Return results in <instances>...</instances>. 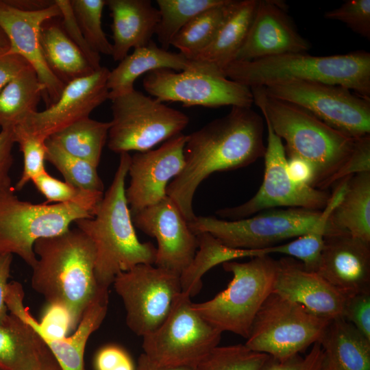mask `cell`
Instances as JSON below:
<instances>
[{"label":"cell","instance_id":"obj_24","mask_svg":"<svg viewBox=\"0 0 370 370\" xmlns=\"http://www.w3.org/2000/svg\"><path fill=\"white\" fill-rule=\"evenodd\" d=\"M197 64L198 61L189 60L180 52L163 49L151 40L147 45L134 49L110 71L107 82L108 99L133 90L134 82L143 74L162 69L184 71Z\"/></svg>","mask_w":370,"mask_h":370},{"label":"cell","instance_id":"obj_9","mask_svg":"<svg viewBox=\"0 0 370 370\" xmlns=\"http://www.w3.org/2000/svg\"><path fill=\"white\" fill-rule=\"evenodd\" d=\"M330 321L272 293L257 312L245 345L253 351L285 359L319 342Z\"/></svg>","mask_w":370,"mask_h":370},{"label":"cell","instance_id":"obj_35","mask_svg":"<svg viewBox=\"0 0 370 370\" xmlns=\"http://www.w3.org/2000/svg\"><path fill=\"white\" fill-rule=\"evenodd\" d=\"M236 0L208 9L195 16L176 34L171 45L189 60L195 58L212 41L231 12Z\"/></svg>","mask_w":370,"mask_h":370},{"label":"cell","instance_id":"obj_25","mask_svg":"<svg viewBox=\"0 0 370 370\" xmlns=\"http://www.w3.org/2000/svg\"><path fill=\"white\" fill-rule=\"evenodd\" d=\"M319 343L322 370H370V340L343 317L330 321Z\"/></svg>","mask_w":370,"mask_h":370},{"label":"cell","instance_id":"obj_44","mask_svg":"<svg viewBox=\"0 0 370 370\" xmlns=\"http://www.w3.org/2000/svg\"><path fill=\"white\" fill-rule=\"evenodd\" d=\"M323 352L319 342L304 356L296 354L285 359L268 356L261 370H322Z\"/></svg>","mask_w":370,"mask_h":370},{"label":"cell","instance_id":"obj_2","mask_svg":"<svg viewBox=\"0 0 370 370\" xmlns=\"http://www.w3.org/2000/svg\"><path fill=\"white\" fill-rule=\"evenodd\" d=\"M34 251L37 260L32 267V287L49 305L64 309L71 330H75L99 288L93 243L77 227L37 240Z\"/></svg>","mask_w":370,"mask_h":370},{"label":"cell","instance_id":"obj_51","mask_svg":"<svg viewBox=\"0 0 370 370\" xmlns=\"http://www.w3.org/2000/svg\"><path fill=\"white\" fill-rule=\"evenodd\" d=\"M12 254H0V323L3 322L8 315L5 299L10 278Z\"/></svg>","mask_w":370,"mask_h":370},{"label":"cell","instance_id":"obj_49","mask_svg":"<svg viewBox=\"0 0 370 370\" xmlns=\"http://www.w3.org/2000/svg\"><path fill=\"white\" fill-rule=\"evenodd\" d=\"M28 66L26 60L19 55L8 52L0 54V92Z\"/></svg>","mask_w":370,"mask_h":370},{"label":"cell","instance_id":"obj_54","mask_svg":"<svg viewBox=\"0 0 370 370\" xmlns=\"http://www.w3.org/2000/svg\"><path fill=\"white\" fill-rule=\"evenodd\" d=\"M9 47V40L3 30L0 27V54L7 52Z\"/></svg>","mask_w":370,"mask_h":370},{"label":"cell","instance_id":"obj_16","mask_svg":"<svg viewBox=\"0 0 370 370\" xmlns=\"http://www.w3.org/2000/svg\"><path fill=\"white\" fill-rule=\"evenodd\" d=\"M131 215L134 227L157 241L154 264L180 275L192 261L198 243L175 202L166 195Z\"/></svg>","mask_w":370,"mask_h":370},{"label":"cell","instance_id":"obj_20","mask_svg":"<svg viewBox=\"0 0 370 370\" xmlns=\"http://www.w3.org/2000/svg\"><path fill=\"white\" fill-rule=\"evenodd\" d=\"M310 48V43L299 34L288 15L284 2L258 0L248 34L234 62L307 52Z\"/></svg>","mask_w":370,"mask_h":370},{"label":"cell","instance_id":"obj_11","mask_svg":"<svg viewBox=\"0 0 370 370\" xmlns=\"http://www.w3.org/2000/svg\"><path fill=\"white\" fill-rule=\"evenodd\" d=\"M190 298L182 293L163 323L143 337V354L152 362L197 365L219 345L222 332L195 310Z\"/></svg>","mask_w":370,"mask_h":370},{"label":"cell","instance_id":"obj_18","mask_svg":"<svg viewBox=\"0 0 370 370\" xmlns=\"http://www.w3.org/2000/svg\"><path fill=\"white\" fill-rule=\"evenodd\" d=\"M110 71L101 66L86 77L69 82L55 103L42 111L32 113L18 126L46 140L70 125L88 118L96 108L108 99Z\"/></svg>","mask_w":370,"mask_h":370},{"label":"cell","instance_id":"obj_26","mask_svg":"<svg viewBox=\"0 0 370 370\" xmlns=\"http://www.w3.org/2000/svg\"><path fill=\"white\" fill-rule=\"evenodd\" d=\"M38 333L18 317L8 314L0 323V368L37 370L50 356Z\"/></svg>","mask_w":370,"mask_h":370},{"label":"cell","instance_id":"obj_29","mask_svg":"<svg viewBox=\"0 0 370 370\" xmlns=\"http://www.w3.org/2000/svg\"><path fill=\"white\" fill-rule=\"evenodd\" d=\"M258 3V0H236L212 41L193 60L211 64L223 72L243 46Z\"/></svg>","mask_w":370,"mask_h":370},{"label":"cell","instance_id":"obj_50","mask_svg":"<svg viewBox=\"0 0 370 370\" xmlns=\"http://www.w3.org/2000/svg\"><path fill=\"white\" fill-rule=\"evenodd\" d=\"M287 169L295 182L312 186L314 170L309 162L296 156H288Z\"/></svg>","mask_w":370,"mask_h":370},{"label":"cell","instance_id":"obj_55","mask_svg":"<svg viewBox=\"0 0 370 370\" xmlns=\"http://www.w3.org/2000/svg\"><path fill=\"white\" fill-rule=\"evenodd\" d=\"M0 370H3V369H2L1 368H0Z\"/></svg>","mask_w":370,"mask_h":370},{"label":"cell","instance_id":"obj_27","mask_svg":"<svg viewBox=\"0 0 370 370\" xmlns=\"http://www.w3.org/2000/svg\"><path fill=\"white\" fill-rule=\"evenodd\" d=\"M45 21L40 33L44 59L52 73L65 86L95 71L90 62L64 30L61 21Z\"/></svg>","mask_w":370,"mask_h":370},{"label":"cell","instance_id":"obj_21","mask_svg":"<svg viewBox=\"0 0 370 370\" xmlns=\"http://www.w3.org/2000/svg\"><path fill=\"white\" fill-rule=\"evenodd\" d=\"M317 273L345 297L370 291V243L347 233L325 236Z\"/></svg>","mask_w":370,"mask_h":370},{"label":"cell","instance_id":"obj_28","mask_svg":"<svg viewBox=\"0 0 370 370\" xmlns=\"http://www.w3.org/2000/svg\"><path fill=\"white\" fill-rule=\"evenodd\" d=\"M108 288L99 286L75 332L63 338L40 337L62 370H85L84 356L90 336L104 320L108 308Z\"/></svg>","mask_w":370,"mask_h":370},{"label":"cell","instance_id":"obj_47","mask_svg":"<svg viewBox=\"0 0 370 370\" xmlns=\"http://www.w3.org/2000/svg\"><path fill=\"white\" fill-rule=\"evenodd\" d=\"M95 370H136L127 352L116 345L101 348L95 358Z\"/></svg>","mask_w":370,"mask_h":370},{"label":"cell","instance_id":"obj_39","mask_svg":"<svg viewBox=\"0 0 370 370\" xmlns=\"http://www.w3.org/2000/svg\"><path fill=\"white\" fill-rule=\"evenodd\" d=\"M77 24L91 49L96 53L112 55V45L105 34L101 17L105 0H70Z\"/></svg>","mask_w":370,"mask_h":370},{"label":"cell","instance_id":"obj_23","mask_svg":"<svg viewBox=\"0 0 370 370\" xmlns=\"http://www.w3.org/2000/svg\"><path fill=\"white\" fill-rule=\"evenodd\" d=\"M112 18V52L121 61L129 51L147 45L155 34L160 20L158 8L149 0H107Z\"/></svg>","mask_w":370,"mask_h":370},{"label":"cell","instance_id":"obj_37","mask_svg":"<svg viewBox=\"0 0 370 370\" xmlns=\"http://www.w3.org/2000/svg\"><path fill=\"white\" fill-rule=\"evenodd\" d=\"M45 143L46 160L60 172L65 182L84 190L103 192L97 167L70 155L49 138Z\"/></svg>","mask_w":370,"mask_h":370},{"label":"cell","instance_id":"obj_4","mask_svg":"<svg viewBox=\"0 0 370 370\" xmlns=\"http://www.w3.org/2000/svg\"><path fill=\"white\" fill-rule=\"evenodd\" d=\"M255 103L273 132L286 141L288 156L309 162L314 170L312 187L324 190L350 156L355 138L327 125L292 103L267 95L262 86L250 88Z\"/></svg>","mask_w":370,"mask_h":370},{"label":"cell","instance_id":"obj_53","mask_svg":"<svg viewBox=\"0 0 370 370\" xmlns=\"http://www.w3.org/2000/svg\"><path fill=\"white\" fill-rule=\"evenodd\" d=\"M37 370H62L52 354L45 360Z\"/></svg>","mask_w":370,"mask_h":370},{"label":"cell","instance_id":"obj_5","mask_svg":"<svg viewBox=\"0 0 370 370\" xmlns=\"http://www.w3.org/2000/svg\"><path fill=\"white\" fill-rule=\"evenodd\" d=\"M223 73L249 88L288 82H314L341 86L370 99V53L365 51L328 56L297 52L235 61Z\"/></svg>","mask_w":370,"mask_h":370},{"label":"cell","instance_id":"obj_13","mask_svg":"<svg viewBox=\"0 0 370 370\" xmlns=\"http://www.w3.org/2000/svg\"><path fill=\"white\" fill-rule=\"evenodd\" d=\"M264 92L306 110L355 139L370 135V99L338 85L288 82L262 86Z\"/></svg>","mask_w":370,"mask_h":370},{"label":"cell","instance_id":"obj_6","mask_svg":"<svg viewBox=\"0 0 370 370\" xmlns=\"http://www.w3.org/2000/svg\"><path fill=\"white\" fill-rule=\"evenodd\" d=\"M103 193L92 191L77 201L62 204H32L20 200L12 188L0 195V254L21 257L32 268L37 257L34 243L62 234L71 223L92 218Z\"/></svg>","mask_w":370,"mask_h":370},{"label":"cell","instance_id":"obj_33","mask_svg":"<svg viewBox=\"0 0 370 370\" xmlns=\"http://www.w3.org/2000/svg\"><path fill=\"white\" fill-rule=\"evenodd\" d=\"M342 196L341 189H334L326 206L322 210L319 220L311 231L288 243L262 249L264 254H283L299 260L307 270L317 272L325 236L336 233L329 224L328 219Z\"/></svg>","mask_w":370,"mask_h":370},{"label":"cell","instance_id":"obj_40","mask_svg":"<svg viewBox=\"0 0 370 370\" xmlns=\"http://www.w3.org/2000/svg\"><path fill=\"white\" fill-rule=\"evenodd\" d=\"M15 143L19 146L23 157V169L14 190H21L34 177L46 171L47 146L45 141L26 132L19 126L13 127Z\"/></svg>","mask_w":370,"mask_h":370},{"label":"cell","instance_id":"obj_15","mask_svg":"<svg viewBox=\"0 0 370 370\" xmlns=\"http://www.w3.org/2000/svg\"><path fill=\"white\" fill-rule=\"evenodd\" d=\"M126 311V324L143 337L156 330L182 293L180 275L151 264L119 273L112 283Z\"/></svg>","mask_w":370,"mask_h":370},{"label":"cell","instance_id":"obj_17","mask_svg":"<svg viewBox=\"0 0 370 370\" xmlns=\"http://www.w3.org/2000/svg\"><path fill=\"white\" fill-rule=\"evenodd\" d=\"M61 17L55 1L41 9H21L0 0V27L6 34L10 47L8 53L21 56L36 71L45 87L42 98L47 108L55 103L65 85L49 69L42 53L40 33L43 23Z\"/></svg>","mask_w":370,"mask_h":370},{"label":"cell","instance_id":"obj_3","mask_svg":"<svg viewBox=\"0 0 370 370\" xmlns=\"http://www.w3.org/2000/svg\"><path fill=\"white\" fill-rule=\"evenodd\" d=\"M131 156L120 153L113 180L92 218L75 223L93 243L98 286L109 288L116 276L139 264H154L156 247L138 238L125 197V182Z\"/></svg>","mask_w":370,"mask_h":370},{"label":"cell","instance_id":"obj_10","mask_svg":"<svg viewBox=\"0 0 370 370\" xmlns=\"http://www.w3.org/2000/svg\"><path fill=\"white\" fill-rule=\"evenodd\" d=\"M321 213L301 208H271L238 220L200 216L188 223L195 235L208 232L230 247L257 250L308 233Z\"/></svg>","mask_w":370,"mask_h":370},{"label":"cell","instance_id":"obj_8","mask_svg":"<svg viewBox=\"0 0 370 370\" xmlns=\"http://www.w3.org/2000/svg\"><path fill=\"white\" fill-rule=\"evenodd\" d=\"M108 148L119 154L144 152L180 134L189 117L135 89L112 100Z\"/></svg>","mask_w":370,"mask_h":370},{"label":"cell","instance_id":"obj_52","mask_svg":"<svg viewBox=\"0 0 370 370\" xmlns=\"http://www.w3.org/2000/svg\"><path fill=\"white\" fill-rule=\"evenodd\" d=\"M136 370H197L196 365L166 366L150 360L143 353L138 359Z\"/></svg>","mask_w":370,"mask_h":370},{"label":"cell","instance_id":"obj_41","mask_svg":"<svg viewBox=\"0 0 370 370\" xmlns=\"http://www.w3.org/2000/svg\"><path fill=\"white\" fill-rule=\"evenodd\" d=\"M324 17L345 23L352 31L370 38V0H348L328 11Z\"/></svg>","mask_w":370,"mask_h":370},{"label":"cell","instance_id":"obj_1","mask_svg":"<svg viewBox=\"0 0 370 370\" xmlns=\"http://www.w3.org/2000/svg\"><path fill=\"white\" fill-rule=\"evenodd\" d=\"M264 126V118L251 107L232 106L226 115L187 135L184 167L168 184L166 195L188 222L196 217L193 197L205 179L214 172L247 166L263 157Z\"/></svg>","mask_w":370,"mask_h":370},{"label":"cell","instance_id":"obj_19","mask_svg":"<svg viewBox=\"0 0 370 370\" xmlns=\"http://www.w3.org/2000/svg\"><path fill=\"white\" fill-rule=\"evenodd\" d=\"M187 135L182 133L167 140L158 149L136 152L128 169L130 185L125 197L131 213L153 205L166 196L169 182L184 165Z\"/></svg>","mask_w":370,"mask_h":370},{"label":"cell","instance_id":"obj_7","mask_svg":"<svg viewBox=\"0 0 370 370\" xmlns=\"http://www.w3.org/2000/svg\"><path fill=\"white\" fill-rule=\"evenodd\" d=\"M232 275L227 288L212 299L193 303L195 310L221 332H230L247 338L260 307L273 293L278 260L270 255L222 264Z\"/></svg>","mask_w":370,"mask_h":370},{"label":"cell","instance_id":"obj_43","mask_svg":"<svg viewBox=\"0 0 370 370\" xmlns=\"http://www.w3.org/2000/svg\"><path fill=\"white\" fill-rule=\"evenodd\" d=\"M61 12L62 26L73 42L84 54L92 68L97 71L100 64V54L94 51L87 43L74 15L70 0H54Z\"/></svg>","mask_w":370,"mask_h":370},{"label":"cell","instance_id":"obj_42","mask_svg":"<svg viewBox=\"0 0 370 370\" xmlns=\"http://www.w3.org/2000/svg\"><path fill=\"white\" fill-rule=\"evenodd\" d=\"M32 182L36 189L46 199L45 204H62L81 199L92 190L77 188L66 182L61 181L45 171L34 177Z\"/></svg>","mask_w":370,"mask_h":370},{"label":"cell","instance_id":"obj_36","mask_svg":"<svg viewBox=\"0 0 370 370\" xmlns=\"http://www.w3.org/2000/svg\"><path fill=\"white\" fill-rule=\"evenodd\" d=\"M227 0H157L160 20L155 34L160 47L169 50L176 34L199 13Z\"/></svg>","mask_w":370,"mask_h":370},{"label":"cell","instance_id":"obj_14","mask_svg":"<svg viewBox=\"0 0 370 370\" xmlns=\"http://www.w3.org/2000/svg\"><path fill=\"white\" fill-rule=\"evenodd\" d=\"M264 119L267 130V144L263 156L264 171L261 186L247 201L239 206L220 209L216 214L223 219L238 220L278 207L323 210L330 195L324 190L298 184L291 178L282 140L273 132L269 121Z\"/></svg>","mask_w":370,"mask_h":370},{"label":"cell","instance_id":"obj_12","mask_svg":"<svg viewBox=\"0 0 370 370\" xmlns=\"http://www.w3.org/2000/svg\"><path fill=\"white\" fill-rule=\"evenodd\" d=\"M197 61L198 64L187 71L149 72L143 82L145 90L161 102H180L184 106H252L249 87L226 77L217 66Z\"/></svg>","mask_w":370,"mask_h":370},{"label":"cell","instance_id":"obj_31","mask_svg":"<svg viewBox=\"0 0 370 370\" xmlns=\"http://www.w3.org/2000/svg\"><path fill=\"white\" fill-rule=\"evenodd\" d=\"M197 251L189 265L180 275L182 292L190 297L201 289L203 275L214 267L242 258L265 255L262 249L251 250L230 247L208 232L196 235Z\"/></svg>","mask_w":370,"mask_h":370},{"label":"cell","instance_id":"obj_38","mask_svg":"<svg viewBox=\"0 0 370 370\" xmlns=\"http://www.w3.org/2000/svg\"><path fill=\"white\" fill-rule=\"evenodd\" d=\"M268 355L245 344L217 346L197 365V370H261Z\"/></svg>","mask_w":370,"mask_h":370},{"label":"cell","instance_id":"obj_46","mask_svg":"<svg viewBox=\"0 0 370 370\" xmlns=\"http://www.w3.org/2000/svg\"><path fill=\"white\" fill-rule=\"evenodd\" d=\"M364 172H370V135L355 140L350 156L333 177L332 185L346 177Z\"/></svg>","mask_w":370,"mask_h":370},{"label":"cell","instance_id":"obj_22","mask_svg":"<svg viewBox=\"0 0 370 370\" xmlns=\"http://www.w3.org/2000/svg\"><path fill=\"white\" fill-rule=\"evenodd\" d=\"M273 293L296 302L328 320L343 317L346 297L319 273L299 260L284 256L278 260Z\"/></svg>","mask_w":370,"mask_h":370},{"label":"cell","instance_id":"obj_45","mask_svg":"<svg viewBox=\"0 0 370 370\" xmlns=\"http://www.w3.org/2000/svg\"><path fill=\"white\" fill-rule=\"evenodd\" d=\"M343 317L370 340V291L346 297Z\"/></svg>","mask_w":370,"mask_h":370},{"label":"cell","instance_id":"obj_32","mask_svg":"<svg viewBox=\"0 0 370 370\" xmlns=\"http://www.w3.org/2000/svg\"><path fill=\"white\" fill-rule=\"evenodd\" d=\"M45 87L29 65L0 92V127H14L37 111Z\"/></svg>","mask_w":370,"mask_h":370},{"label":"cell","instance_id":"obj_34","mask_svg":"<svg viewBox=\"0 0 370 370\" xmlns=\"http://www.w3.org/2000/svg\"><path fill=\"white\" fill-rule=\"evenodd\" d=\"M110 126V121L101 122L88 117L53 134L49 139L70 155L97 167Z\"/></svg>","mask_w":370,"mask_h":370},{"label":"cell","instance_id":"obj_48","mask_svg":"<svg viewBox=\"0 0 370 370\" xmlns=\"http://www.w3.org/2000/svg\"><path fill=\"white\" fill-rule=\"evenodd\" d=\"M15 143L13 127L0 132V195L12 189L10 171L13 164L12 148Z\"/></svg>","mask_w":370,"mask_h":370},{"label":"cell","instance_id":"obj_30","mask_svg":"<svg viewBox=\"0 0 370 370\" xmlns=\"http://www.w3.org/2000/svg\"><path fill=\"white\" fill-rule=\"evenodd\" d=\"M328 221L335 231L370 243V172L348 177L344 193Z\"/></svg>","mask_w":370,"mask_h":370}]
</instances>
